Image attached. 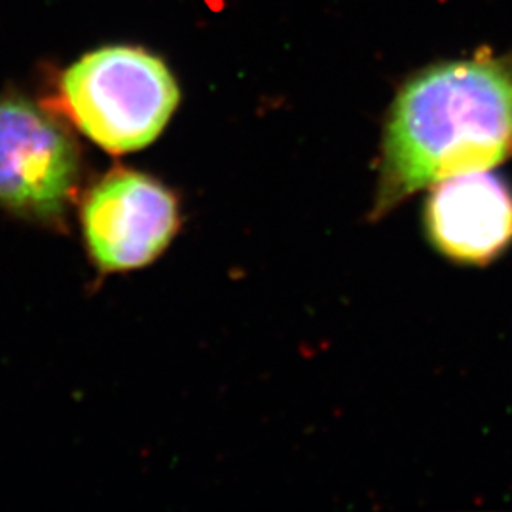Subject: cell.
<instances>
[{"label": "cell", "instance_id": "3957f363", "mask_svg": "<svg viewBox=\"0 0 512 512\" xmlns=\"http://www.w3.org/2000/svg\"><path fill=\"white\" fill-rule=\"evenodd\" d=\"M84 156L73 128L46 103L0 97V209L59 226L82 194Z\"/></svg>", "mask_w": 512, "mask_h": 512}, {"label": "cell", "instance_id": "5b68a950", "mask_svg": "<svg viewBox=\"0 0 512 512\" xmlns=\"http://www.w3.org/2000/svg\"><path fill=\"white\" fill-rule=\"evenodd\" d=\"M425 236L459 266L484 268L512 247V188L488 171L463 173L429 186Z\"/></svg>", "mask_w": 512, "mask_h": 512}, {"label": "cell", "instance_id": "6da1fadb", "mask_svg": "<svg viewBox=\"0 0 512 512\" xmlns=\"http://www.w3.org/2000/svg\"><path fill=\"white\" fill-rule=\"evenodd\" d=\"M512 160V50L480 48L410 74L385 114L370 220L423 188Z\"/></svg>", "mask_w": 512, "mask_h": 512}, {"label": "cell", "instance_id": "7a4b0ae2", "mask_svg": "<svg viewBox=\"0 0 512 512\" xmlns=\"http://www.w3.org/2000/svg\"><path fill=\"white\" fill-rule=\"evenodd\" d=\"M179 103V82L160 55L103 46L63 71L46 105L95 147L124 156L152 145Z\"/></svg>", "mask_w": 512, "mask_h": 512}, {"label": "cell", "instance_id": "277c9868", "mask_svg": "<svg viewBox=\"0 0 512 512\" xmlns=\"http://www.w3.org/2000/svg\"><path fill=\"white\" fill-rule=\"evenodd\" d=\"M80 228L105 274L141 270L164 255L181 230L175 192L143 171L116 167L82 192Z\"/></svg>", "mask_w": 512, "mask_h": 512}]
</instances>
